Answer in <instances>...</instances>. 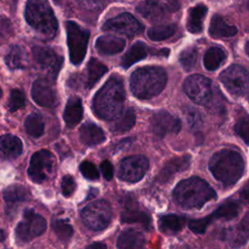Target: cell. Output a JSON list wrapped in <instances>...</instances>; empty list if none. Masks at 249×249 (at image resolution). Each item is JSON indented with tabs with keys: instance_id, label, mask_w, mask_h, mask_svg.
<instances>
[{
	"instance_id": "cell-52",
	"label": "cell",
	"mask_w": 249,
	"mask_h": 249,
	"mask_svg": "<svg viewBox=\"0 0 249 249\" xmlns=\"http://www.w3.org/2000/svg\"><path fill=\"white\" fill-rule=\"evenodd\" d=\"M248 9H249V3H248Z\"/></svg>"
},
{
	"instance_id": "cell-23",
	"label": "cell",
	"mask_w": 249,
	"mask_h": 249,
	"mask_svg": "<svg viewBox=\"0 0 249 249\" xmlns=\"http://www.w3.org/2000/svg\"><path fill=\"white\" fill-rule=\"evenodd\" d=\"M81 141L87 146H95L101 144L106 139L103 130L92 123H87L80 128Z\"/></svg>"
},
{
	"instance_id": "cell-14",
	"label": "cell",
	"mask_w": 249,
	"mask_h": 249,
	"mask_svg": "<svg viewBox=\"0 0 249 249\" xmlns=\"http://www.w3.org/2000/svg\"><path fill=\"white\" fill-rule=\"evenodd\" d=\"M102 29L126 36H134L143 31V26L132 15L128 13H123L115 18L108 19L103 24Z\"/></svg>"
},
{
	"instance_id": "cell-34",
	"label": "cell",
	"mask_w": 249,
	"mask_h": 249,
	"mask_svg": "<svg viewBox=\"0 0 249 249\" xmlns=\"http://www.w3.org/2000/svg\"><path fill=\"white\" fill-rule=\"evenodd\" d=\"M135 113L131 108L122 111V113L115 119L112 130L117 133H124L129 130L135 124Z\"/></svg>"
},
{
	"instance_id": "cell-48",
	"label": "cell",
	"mask_w": 249,
	"mask_h": 249,
	"mask_svg": "<svg viewBox=\"0 0 249 249\" xmlns=\"http://www.w3.org/2000/svg\"><path fill=\"white\" fill-rule=\"evenodd\" d=\"M245 53L249 56V41L245 44Z\"/></svg>"
},
{
	"instance_id": "cell-33",
	"label": "cell",
	"mask_w": 249,
	"mask_h": 249,
	"mask_svg": "<svg viewBox=\"0 0 249 249\" xmlns=\"http://www.w3.org/2000/svg\"><path fill=\"white\" fill-rule=\"evenodd\" d=\"M88 77L86 82L87 88H92L100 78L107 72V67L95 58H91L88 63Z\"/></svg>"
},
{
	"instance_id": "cell-28",
	"label": "cell",
	"mask_w": 249,
	"mask_h": 249,
	"mask_svg": "<svg viewBox=\"0 0 249 249\" xmlns=\"http://www.w3.org/2000/svg\"><path fill=\"white\" fill-rule=\"evenodd\" d=\"M144 243L145 238L143 234L135 230H126L123 231L117 239V246L121 249L141 248Z\"/></svg>"
},
{
	"instance_id": "cell-44",
	"label": "cell",
	"mask_w": 249,
	"mask_h": 249,
	"mask_svg": "<svg viewBox=\"0 0 249 249\" xmlns=\"http://www.w3.org/2000/svg\"><path fill=\"white\" fill-rule=\"evenodd\" d=\"M76 189V183L72 176L66 175L61 181V191L64 196H70Z\"/></svg>"
},
{
	"instance_id": "cell-26",
	"label": "cell",
	"mask_w": 249,
	"mask_h": 249,
	"mask_svg": "<svg viewBox=\"0 0 249 249\" xmlns=\"http://www.w3.org/2000/svg\"><path fill=\"white\" fill-rule=\"evenodd\" d=\"M207 13V7L198 4L190 9L187 18V29L191 33H199L203 28V19Z\"/></svg>"
},
{
	"instance_id": "cell-11",
	"label": "cell",
	"mask_w": 249,
	"mask_h": 249,
	"mask_svg": "<svg viewBox=\"0 0 249 249\" xmlns=\"http://www.w3.org/2000/svg\"><path fill=\"white\" fill-rule=\"evenodd\" d=\"M225 88L233 95H241L249 89V74L240 65H231L220 75Z\"/></svg>"
},
{
	"instance_id": "cell-22",
	"label": "cell",
	"mask_w": 249,
	"mask_h": 249,
	"mask_svg": "<svg viewBox=\"0 0 249 249\" xmlns=\"http://www.w3.org/2000/svg\"><path fill=\"white\" fill-rule=\"evenodd\" d=\"M83 113L84 109L81 98L78 96H71L68 99L64 110L63 119L65 124L70 127L75 126L81 122L83 118Z\"/></svg>"
},
{
	"instance_id": "cell-15",
	"label": "cell",
	"mask_w": 249,
	"mask_h": 249,
	"mask_svg": "<svg viewBox=\"0 0 249 249\" xmlns=\"http://www.w3.org/2000/svg\"><path fill=\"white\" fill-rule=\"evenodd\" d=\"M31 96L40 106L53 108L57 105L56 91L49 79H37L31 88Z\"/></svg>"
},
{
	"instance_id": "cell-25",
	"label": "cell",
	"mask_w": 249,
	"mask_h": 249,
	"mask_svg": "<svg viewBox=\"0 0 249 249\" xmlns=\"http://www.w3.org/2000/svg\"><path fill=\"white\" fill-rule=\"evenodd\" d=\"M237 28L234 25H231L225 21V19L219 16L215 15L211 18L209 26V34L214 38H225L231 37L235 35Z\"/></svg>"
},
{
	"instance_id": "cell-8",
	"label": "cell",
	"mask_w": 249,
	"mask_h": 249,
	"mask_svg": "<svg viewBox=\"0 0 249 249\" xmlns=\"http://www.w3.org/2000/svg\"><path fill=\"white\" fill-rule=\"evenodd\" d=\"M184 90L187 95L199 105L209 106L213 99L211 81L199 74L192 75L184 82Z\"/></svg>"
},
{
	"instance_id": "cell-40",
	"label": "cell",
	"mask_w": 249,
	"mask_h": 249,
	"mask_svg": "<svg viewBox=\"0 0 249 249\" xmlns=\"http://www.w3.org/2000/svg\"><path fill=\"white\" fill-rule=\"evenodd\" d=\"M25 105V95L19 89H13L11 90L9 101H8V108L11 112H15Z\"/></svg>"
},
{
	"instance_id": "cell-19",
	"label": "cell",
	"mask_w": 249,
	"mask_h": 249,
	"mask_svg": "<svg viewBox=\"0 0 249 249\" xmlns=\"http://www.w3.org/2000/svg\"><path fill=\"white\" fill-rule=\"evenodd\" d=\"M191 162V157L189 155H185L180 158H174L163 166V168L160 170L158 180L160 182H166L170 178H172L176 173L182 172L186 170L190 166Z\"/></svg>"
},
{
	"instance_id": "cell-35",
	"label": "cell",
	"mask_w": 249,
	"mask_h": 249,
	"mask_svg": "<svg viewBox=\"0 0 249 249\" xmlns=\"http://www.w3.org/2000/svg\"><path fill=\"white\" fill-rule=\"evenodd\" d=\"M44 122L39 114H30L24 121V129L31 137H40L44 132Z\"/></svg>"
},
{
	"instance_id": "cell-51",
	"label": "cell",
	"mask_w": 249,
	"mask_h": 249,
	"mask_svg": "<svg viewBox=\"0 0 249 249\" xmlns=\"http://www.w3.org/2000/svg\"><path fill=\"white\" fill-rule=\"evenodd\" d=\"M247 98H248V101H249V93H248V97Z\"/></svg>"
},
{
	"instance_id": "cell-39",
	"label": "cell",
	"mask_w": 249,
	"mask_h": 249,
	"mask_svg": "<svg viewBox=\"0 0 249 249\" xmlns=\"http://www.w3.org/2000/svg\"><path fill=\"white\" fill-rule=\"evenodd\" d=\"M197 51L195 47H190L185 49L179 56V61L186 71H190L196 62Z\"/></svg>"
},
{
	"instance_id": "cell-10",
	"label": "cell",
	"mask_w": 249,
	"mask_h": 249,
	"mask_svg": "<svg viewBox=\"0 0 249 249\" xmlns=\"http://www.w3.org/2000/svg\"><path fill=\"white\" fill-rule=\"evenodd\" d=\"M54 157L48 150H40L31 157L28 176L35 183H42L50 178L54 167Z\"/></svg>"
},
{
	"instance_id": "cell-31",
	"label": "cell",
	"mask_w": 249,
	"mask_h": 249,
	"mask_svg": "<svg viewBox=\"0 0 249 249\" xmlns=\"http://www.w3.org/2000/svg\"><path fill=\"white\" fill-rule=\"evenodd\" d=\"M227 55L225 52L219 47H212L208 49L203 56V65L209 71H215L220 67Z\"/></svg>"
},
{
	"instance_id": "cell-42",
	"label": "cell",
	"mask_w": 249,
	"mask_h": 249,
	"mask_svg": "<svg viewBox=\"0 0 249 249\" xmlns=\"http://www.w3.org/2000/svg\"><path fill=\"white\" fill-rule=\"evenodd\" d=\"M80 171L82 175L89 180H97L99 178V172L95 165L88 160H84L80 164Z\"/></svg>"
},
{
	"instance_id": "cell-37",
	"label": "cell",
	"mask_w": 249,
	"mask_h": 249,
	"mask_svg": "<svg viewBox=\"0 0 249 249\" xmlns=\"http://www.w3.org/2000/svg\"><path fill=\"white\" fill-rule=\"evenodd\" d=\"M176 31L175 24L156 25L148 29L147 35L153 41H162L171 37Z\"/></svg>"
},
{
	"instance_id": "cell-16",
	"label": "cell",
	"mask_w": 249,
	"mask_h": 249,
	"mask_svg": "<svg viewBox=\"0 0 249 249\" xmlns=\"http://www.w3.org/2000/svg\"><path fill=\"white\" fill-rule=\"evenodd\" d=\"M180 128V120L166 111H160L151 118L152 132L158 137H163L166 134H176Z\"/></svg>"
},
{
	"instance_id": "cell-36",
	"label": "cell",
	"mask_w": 249,
	"mask_h": 249,
	"mask_svg": "<svg viewBox=\"0 0 249 249\" xmlns=\"http://www.w3.org/2000/svg\"><path fill=\"white\" fill-rule=\"evenodd\" d=\"M121 220L123 223H128V224L138 223L143 225L147 229L151 224V219L147 213L137 209L130 208V207H128L122 213Z\"/></svg>"
},
{
	"instance_id": "cell-29",
	"label": "cell",
	"mask_w": 249,
	"mask_h": 249,
	"mask_svg": "<svg viewBox=\"0 0 249 249\" xmlns=\"http://www.w3.org/2000/svg\"><path fill=\"white\" fill-rule=\"evenodd\" d=\"M148 54V48L143 42L134 43L129 50L124 54L121 60V64L124 68H128L135 62L145 58Z\"/></svg>"
},
{
	"instance_id": "cell-7",
	"label": "cell",
	"mask_w": 249,
	"mask_h": 249,
	"mask_svg": "<svg viewBox=\"0 0 249 249\" xmlns=\"http://www.w3.org/2000/svg\"><path fill=\"white\" fill-rule=\"evenodd\" d=\"M84 224L92 231H102L112 219L111 206L106 200H97L87 205L82 211Z\"/></svg>"
},
{
	"instance_id": "cell-18",
	"label": "cell",
	"mask_w": 249,
	"mask_h": 249,
	"mask_svg": "<svg viewBox=\"0 0 249 249\" xmlns=\"http://www.w3.org/2000/svg\"><path fill=\"white\" fill-rule=\"evenodd\" d=\"M225 239L231 247H240L249 238V212L235 226L225 231Z\"/></svg>"
},
{
	"instance_id": "cell-4",
	"label": "cell",
	"mask_w": 249,
	"mask_h": 249,
	"mask_svg": "<svg viewBox=\"0 0 249 249\" xmlns=\"http://www.w3.org/2000/svg\"><path fill=\"white\" fill-rule=\"evenodd\" d=\"M167 76L163 68L145 66L137 68L130 76V89L139 99H150L164 89Z\"/></svg>"
},
{
	"instance_id": "cell-30",
	"label": "cell",
	"mask_w": 249,
	"mask_h": 249,
	"mask_svg": "<svg viewBox=\"0 0 249 249\" xmlns=\"http://www.w3.org/2000/svg\"><path fill=\"white\" fill-rule=\"evenodd\" d=\"M3 197L7 203H18L30 198V192L22 185H10L3 191Z\"/></svg>"
},
{
	"instance_id": "cell-13",
	"label": "cell",
	"mask_w": 249,
	"mask_h": 249,
	"mask_svg": "<svg viewBox=\"0 0 249 249\" xmlns=\"http://www.w3.org/2000/svg\"><path fill=\"white\" fill-rule=\"evenodd\" d=\"M148 167L149 161L146 157L130 156L120 162L118 176L123 181L134 183L142 179Z\"/></svg>"
},
{
	"instance_id": "cell-41",
	"label": "cell",
	"mask_w": 249,
	"mask_h": 249,
	"mask_svg": "<svg viewBox=\"0 0 249 249\" xmlns=\"http://www.w3.org/2000/svg\"><path fill=\"white\" fill-rule=\"evenodd\" d=\"M234 131L236 134L245 142V144H249V117H243L239 119L235 125Z\"/></svg>"
},
{
	"instance_id": "cell-20",
	"label": "cell",
	"mask_w": 249,
	"mask_h": 249,
	"mask_svg": "<svg viewBox=\"0 0 249 249\" xmlns=\"http://www.w3.org/2000/svg\"><path fill=\"white\" fill-rule=\"evenodd\" d=\"M125 41L114 35H103L95 41V48L101 54H115L124 50Z\"/></svg>"
},
{
	"instance_id": "cell-9",
	"label": "cell",
	"mask_w": 249,
	"mask_h": 249,
	"mask_svg": "<svg viewBox=\"0 0 249 249\" xmlns=\"http://www.w3.org/2000/svg\"><path fill=\"white\" fill-rule=\"evenodd\" d=\"M47 228L45 218L32 210H25L21 221L16 228V236L18 240L28 242L41 235Z\"/></svg>"
},
{
	"instance_id": "cell-47",
	"label": "cell",
	"mask_w": 249,
	"mask_h": 249,
	"mask_svg": "<svg viewBox=\"0 0 249 249\" xmlns=\"http://www.w3.org/2000/svg\"><path fill=\"white\" fill-rule=\"evenodd\" d=\"M88 248H106V244L102 243V242H95V243H92V244H89L88 245Z\"/></svg>"
},
{
	"instance_id": "cell-5",
	"label": "cell",
	"mask_w": 249,
	"mask_h": 249,
	"mask_svg": "<svg viewBox=\"0 0 249 249\" xmlns=\"http://www.w3.org/2000/svg\"><path fill=\"white\" fill-rule=\"evenodd\" d=\"M27 23L40 35L52 39L57 31V20L48 0H27L24 12Z\"/></svg>"
},
{
	"instance_id": "cell-43",
	"label": "cell",
	"mask_w": 249,
	"mask_h": 249,
	"mask_svg": "<svg viewBox=\"0 0 249 249\" xmlns=\"http://www.w3.org/2000/svg\"><path fill=\"white\" fill-rule=\"evenodd\" d=\"M78 5L86 11L98 12L103 8L102 0H76Z\"/></svg>"
},
{
	"instance_id": "cell-49",
	"label": "cell",
	"mask_w": 249,
	"mask_h": 249,
	"mask_svg": "<svg viewBox=\"0 0 249 249\" xmlns=\"http://www.w3.org/2000/svg\"><path fill=\"white\" fill-rule=\"evenodd\" d=\"M4 237H5V236H4V231L0 229V242L4 239Z\"/></svg>"
},
{
	"instance_id": "cell-24",
	"label": "cell",
	"mask_w": 249,
	"mask_h": 249,
	"mask_svg": "<svg viewBox=\"0 0 249 249\" xmlns=\"http://www.w3.org/2000/svg\"><path fill=\"white\" fill-rule=\"evenodd\" d=\"M241 206L236 200H227L223 202L212 214L206 216L207 221L211 224L215 220L224 219V220H231L235 218L240 212Z\"/></svg>"
},
{
	"instance_id": "cell-2",
	"label": "cell",
	"mask_w": 249,
	"mask_h": 249,
	"mask_svg": "<svg viewBox=\"0 0 249 249\" xmlns=\"http://www.w3.org/2000/svg\"><path fill=\"white\" fill-rule=\"evenodd\" d=\"M174 201L186 209H199L207 201L216 198L209 184L196 176L180 181L172 193Z\"/></svg>"
},
{
	"instance_id": "cell-6",
	"label": "cell",
	"mask_w": 249,
	"mask_h": 249,
	"mask_svg": "<svg viewBox=\"0 0 249 249\" xmlns=\"http://www.w3.org/2000/svg\"><path fill=\"white\" fill-rule=\"evenodd\" d=\"M65 27L70 60L74 65H79L84 60L87 53L89 32L71 20L66 21Z\"/></svg>"
},
{
	"instance_id": "cell-50",
	"label": "cell",
	"mask_w": 249,
	"mask_h": 249,
	"mask_svg": "<svg viewBox=\"0 0 249 249\" xmlns=\"http://www.w3.org/2000/svg\"><path fill=\"white\" fill-rule=\"evenodd\" d=\"M2 96V89H1V88H0V97Z\"/></svg>"
},
{
	"instance_id": "cell-46",
	"label": "cell",
	"mask_w": 249,
	"mask_h": 249,
	"mask_svg": "<svg viewBox=\"0 0 249 249\" xmlns=\"http://www.w3.org/2000/svg\"><path fill=\"white\" fill-rule=\"evenodd\" d=\"M240 197L243 201H245L246 203L249 204V181L243 186V188L240 190L239 192Z\"/></svg>"
},
{
	"instance_id": "cell-32",
	"label": "cell",
	"mask_w": 249,
	"mask_h": 249,
	"mask_svg": "<svg viewBox=\"0 0 249 249\" xmlns=\"http://www.w3.org/2000/svg\"><path fill=\"white\" fill-rule=\"evenodd\" d=\"M5 61L11 69L25 68L27 65V55L20 46H13L6 55Z\"/></svg>"
},
{
	"instance_id": "cell-27",
	"label": "cell",
	"mask_w": 249,
	"mask_h": 249,
	"mask_svg": "<svg viewBox=\"0 0 249 249\" xmlns=\"http://www.w3.org/2000/svg\"><path fill=\"white\" fill-rule=\"evenodd\" d=\"M187 223V219L183 216L169 214L162 216L159 221V229L165 234H173L180 231Z\"/></svg>"
},
{
	"instance_id": "cell-12",
	"label": "cell",
	"mask_w": 249,
	"mask_h": 249,
	"mask_svg": "<svg viewBox=\"0 0 249 249\" xmlns=\"http://www.w3.org/2000/svg\"><path fill=\"white\" fill-rule=\"evenodd\" d=\"M32 54L41 70L51 79L54 80L62 65V56L56 53L53 49L44 46H34L32 48Z\"/></svg>"
},
{
	"instance_id": "cell-38",
	"label": "cell",
	"mask_w": 249,
	"mask_h": 249,
	"mask_svg": "<svg viewBox=\"0 0 249 249\" xmlns=\"http://www.w3.org/2000/svg\"><path fill=\"white\" fill-rule=\"evenodd\" d=\"M52 228L61 241H67L73 235V228L66 220H54L52 223Z\"/></svg>"
},
{
	"instance_id": "cell-3",
	"label": "cell",
	"mask_w": 249,
	"mask_h": 249,
	"mask_svg": "<svg viewBox=\"0 0 249 249\" xmlns=\"http://www.w3.org/2000/svg\"><path fill=\"white\" fill-rule=\"evenodd\" d=\"M245 163L242 156L234 150L223 149L215 153L209 160L213 176L224 186L235 184L243 175Z\"/></svg>"
},
{
	"instance_id": "cell-1",
	"label": "cell",
	"mask_w": 249,
	"mask_h": 249,
	"mask_svg": "<svg viewBox=\"0 0 249 249\" xmlns=\"http://www.w3.org/2000/svg\"><path fill=\"white\" fill-rule=\"evenodd\" d=\"M124 87L121 77L111 76L96 92L92 100L94 114L100 119L115 120L123 111Z\"/></svg>"
},
{
	"instance_id": "cell-17",
	"label": "cell",
	"mask_w": 249,
	"mask_h": 249,
	"mask_svg": "<svg viewBox=\"0 0 249 249\" xmlns=\"http://www.w3.org/2000/svg\"><path fill=\"white\" fill-rule=\"evenodd\" d=\"M177 7V4H164L158 0H145L136 7V11L145 18L158 21L164 18L167 13L176 10Z\"/></svg>"
},
{
	"instance_id": "cell-45",
	"label": "cell",
	"mask_w": 249,
	"mask_h": 249,
	"mask_svg": "<svg viewBox=\"0 0 249 249\" xmlns=\"http://www.w3.org/2000/svg\"><path fill=\"white\" fill-rule=\"evenodd\" d=\"M100 170L102 172L103 177L107 180L110 181L113 178V174H114V168L113 165L111 164V162L109 160H103L100 164Z\"/></svg>"
},
{
	"instance_id": "cell-21",
	"label": "cell",
	"mask_w": 249,
	"mask_h": 249,
	"mask_svg": "<svg viewBox=\"0 0 249 249\" xmlns=\"http://www.w3.org/2000/svg\"><path fill=\"white\" fill-rule=\"evenodd\" d=\"M22 152L21 140L13 134L0 136V154L5 159H16Z\"/></svg>"
}]
</instances>
